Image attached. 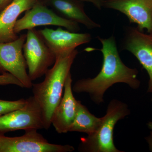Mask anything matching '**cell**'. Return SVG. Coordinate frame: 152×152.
Wrapping results in <instances>:
<instances>
[{"label":"cell","instance_id":"1","mask_svg":"<svg viewBox=\"0 0 152 152\" xmlns=\"http://www.w3.org/2000/svg\"><path fill=\"white\" fill-rule=\"evenodd\" d=\"M98 39L102 45L99 50L103 57L100 72L94 77L77 81L72 90L77 94H88L91 100L99 105L103 103L106 91L115 84H126L137 90L140 86V81L137 78V70L126 66L121 59L114 36L107 39L98 37Z\"/></svg>","mask_w":152,"mask_h":152},{"label":"cell","instance_id":"2","mask_svg":"<svg viewBox=\"0 0 152 152\" xmlns=\"http://www.w3.org/2000/svg\"><path fill=\"white\" fill-rule=\"evenodd\" d=\"M78 54L76 49L70 53L57 56L53 67L45 74L43 81L33 83V96L40 108L44 129L46 130L52 125L53 114L62 97L66 80Z\"/></svg>","mask_w":152,"mask_h":152},{"label":"cell","instance_id":"3","mask_svg":"<svg viewBox=\"0 0 152 152\" xmlns=\"http://www.w3.org/2000/svg\"><path fill=\"white\" fill-rule=\"evenodd\" d=\"M130 114L128 105L119 100H112L106 113L102 117L99 127L94 134L82 137L79 144L80 152H123L117 148L114 142V128L118 121Z\"/></svg>","mask_w":152,"mask_h":152},{"label":"cell","instance_id":"4","mask_svg":"<svg viewBox=\"0 0 152 152\" xmlns=\"http://www.w3.org/2000/svg\"><path fill=\"white\" fill-rule=\"evenodd\" d=\"M23 51L28 75L32 81L45 75L49 68L54 65L56 57L47 45L39 31L28 30Z\"/></svg>","mask_w":152,"mask_h":152},{"label":"cell","instance_id":"5","mask_svg":"<svg viewBox=\"0 0 152 152\" xmlns=\"http://www.w3.org/2000/svg\"><path fill=\"white\" fill-rule=\"evenodd\" d=\"M36 129L25 130L20 137H8L0 134V152H72L69 145L50 143Z\"/></svg>","mask_w":152,"mask_h":152},{"label":"cell","instance_id":"6","mask_svg":"<svg viewBox=\"0 0 152 152\" xmlns=\"http://www.w3.org/2000/svg\"><path fill=\"white\" fill-rule=\"evenodd\" d=\"M26 36L23 34L12 42L0 43V72L12 74L24 88H30L32 87V81L27 72V66L23 53Z\"/></svg>","mask_w":152,"mask_h":152},{"label":"cell","instance_id":"7","mask_svg":"<svg viewBox=\"0 0 152 152\" xmlns=\"http://www.w3.org/2000/svg\"><path fill=\"white\" fill-rule=\"evenodd\" d=\"M44 129L39 106L33 96L21 108L0 116V134L20 130Z\"/></svg>","mask_w":152,"mask_h":152},{"label":"cell","instance_id":"8","mask_svg":"<svg viewBox=\"0 0 152 152\" xmlns=\"http://www.w3.org/2000/svg\"><path fill=\"white\" fill-rule=\"evenodd\" d=\"M44 26L65 28L74 32H77L80 30L78 23L57 15L45 5L37 2L31 8L25 12L21 18L17 20L14 31L18 34L24 30Z\"/></svg>","mask_w":152,"mask_h":152},{"label":"cell","instance_id":"9","mask_svg":"<svg viewBox=\"0 0 152 152\" xmlns=\"http://www.w3.org/2000/svg\"><path fill=\"white\" fill-rule=\"evenodd\" d=\"M122 48L132 54L147 71L149 78L147 92L152 93V34H144L137 28H127Z\"/></svg>","mask_w":152,"mask_h":152},{"label":"cell","instance_id":"10","mask_svg":"<svg viewBox=\"0 0 152 152\" xmlns=\"http://www.w3.org/2000/svg\"><path fill=\"white\" fill-rule=\"evenodd\" d=\"M103 6L122 13L140 31L152 34V0H108Z\"/></svg>","mask_w":152,"mask_h":152},{"label":"cell","instance_id":"11","mask_svg":"<svg viewBox=\"0 0 152 152\" xmlns=\"http://www.w3.org/2000/svg\"><path fill=\"white\" fill-rule=\"evenodd\" d=\"M39 32L56 57L70 53L91 39L88 33L74 32L61 27L56 30L45 28Z\"/></svg>","mask_w":152,"mask_h":152},{"label":"cell","instance_id":"12","mask_svg":"<svg viewBox=\"0 0 152 152\" xmlns=\"http://www.w3.org/2000/svg\"><path fill=\"white\" fill-rule=\"evenodd\" d=\"M72 83L70 73L66 80L64 95L52 117V125L58 134L69 132L77 113L78 101L74 97Z\"/></svg>","mask_w":152,"mask_h":152},{"label":"cell","instance_id":"13","mask_svg":"<svg viewBox=\"0 0 152 152\" xmlns=\"http://www.w3.org/2000/svg\"><path fill=\"white\" fill-rule=\"evenodd\" d=\"M37 2V0H12L0 12V43L12 42L19 38L14 31L18 18Z\"/></svg>","mask_w":152,"mask_h":152},{"label":"cell","instance_id":"14","mask_svg":"<svg viewBox=\"0 0 152 152\" xmlns=\"http://www.w3.org/2000/svg\"><path fill=\"white\" fill-rule=\"evenodd\" d=\"M52 7L62 17L84 25L89 29L98 28L101 26L92 20L86 13L83 8L72 0H50Z\"/></svg>","mask_w":152,"mask_h":152},{"label":"cell","instance_id":"15","mask_svg":"<svg viewBox=\"0 0 152 152\" xmlns=\"http://www.w3.org/2000/svg\"><path fill=\"white\" fill-rule=\"evenodd\" d=\"M102 121V117L98 118L93 115L78 101L75 117L69 132L85 133L90 135L97 130Z\"/></svg>","mask_w":152,"mask_h":152},{"label":"cell","instance_id":"16","mask_svg":"<svg viewBox=\"0 0 152 152\" xmlns=\"http://www.w3.org/2000/svg\"><path fill=\"white\" fill-rule=\"evenodd\" d=\"M26 99H22L15 101H7L0 99V116L21 108L26 104Z\"/></svg>","mask_w":152,"mask_h":152},{"label":"cell","instance_id":"17","mask_svg":"<svg viewBox=\"0 0 152 152\" xmlns=\"http://www.w3.org/2000/svg\"><path fill=\"white\" fill-rule=\"evenodd\" d=\"M14 85L24 88L23 85L16 77L9 72L3 73L0 75V86Z\"/></svg>","mask_w":152,"mask_h":152},{"label":"cell","instance_id":"18","mask_svg":"<svg viewBox=\"0 0 152 152\" xmlns=\"http://www.w3.org/2000/svg\"><path fill=\"white\" fill-rule=\"evenodd\" d=\"M79 1L92 3L98 9H101L102 7L103 6L104 2L102 0H79Z\"/></svg>","mask_w":152,"mask_h":152},{"label":"cell","instance_id":"19","mask_svg":"<svg viewBox=\"0 0 152 152\" xmlns=\"http://www.w3.org/2000/svg\"><path fill=\"white\" fill-rule=\"evenodd\" d=\"M147 143L148 145L150 151L152 152V130L151 131L150 134L145 138Z\"/></svg>","mask_w":152,"mask_h":152},{"label":"cell","instance_id":"20","mask_svg":"<svg viewBox=\"0 0 152 152\" xmlns=\"http://www.w3.org/2000/svg\"><path fill=\"white\" fill-rule=\"evenodd\" d=\"M12 0H0V12L8 5Z\"/></svg>","mask_w":152,"mask_h":152},{"label":"cell","instance_id":"21","mask_svg":"<svg viewBox=\"0 0 152 152\" xmlns=\"http://www.w3.org/2000/svg\"><path fill=\"white\" fill-rule=\"evenodd\" d=\"M148 128L150 129L151 130H152V121L149 122L147 124Z\"/></svg>","mask_w":152,"mask_h":152},{"label":"cell","instance_id":"22","mask_svg":"<svg viewBox=\"0 0 152 152\" xmlns=\"http://www.w3.org/2000/svg\"><path fill=\"white\" fill-rule=\"evenodd\" d=\"M151 102H152V99H151Z\"/></svg>","mask_w":152,"mask_h":152}]
</instances>
